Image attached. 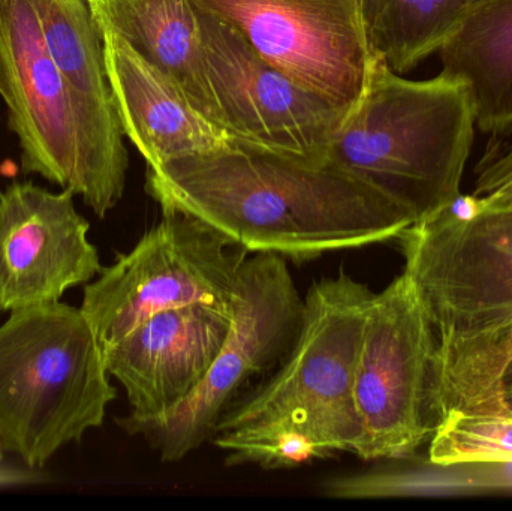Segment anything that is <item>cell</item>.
Instances as JSON below:
<instances>
[{"instance_id":"cell-1","label":"cell","mask_w":512,"mask_h":511,"mask_svg":"<svg viewBox=\"0 0 512 511\" xmlns=\"http://www.w3.org/2000/svg\"><path fill=\"white\" fill-rule=\"evenodd\" d=\"M164 213L206 222L251 254L309 261L396 240L411 216L366 180L331 161L237 146L147 171Z\"/></svg>"},{"instance_id":"cell-2","label":"cell","mask_w":512,"mask_h":511,"mask_svg":"<svg viewBox=\"0 0 512 511\" xmlns=\"http://www.w3.org/2000/svg\"><path fill=\"white\" fill-rule=\"evenodd\" d=\"M372 296L343 272L310 287L282 366L219 423L213 441L227 462L294 444H312L321 458L355 455L361 441L355 378Z\"/></svg>"},{"instance_id":"cell-3","label":"cell","mask_w":512,"mask_h":511,"mask_svg":"<svg viewBox=\"0 0 512 511\" xmlns=\"http://www.w3.org/2000/svg\"><path fill=\"white\" fill-rule=\"evenodd\" d=\"M475 116L462 84L400 77L376 56L369 83L328 147L327 159L361 177L420 222L460 197Z\"/></svg>"},{"instance_id":"cell-4","label":"cell","mask_w":512,"mask_h":511,"mask_svg":"<svg viewBox=\"0 0 512 511\" xmlns=\"http://www.w3.org/2000/svg\"><path fill=\"white\" fill-rule=\"evenodd\" d=\"M0 98L24 174L68 189L104 218L122 200V128L102 120L72 86L29 0H0Z\"/></svg>"},{"instance_id":"cell-5","label":"cell","mask_w":512,"mask_h":511,"mask_svg":"<svg viewBox=\"0 0 512 511\" xmlns=\"http://www.w3.org/2000/svg\"><path fill=\"white\" fill-rule=\"evenodd\" d=\"M117 393L81 309L62 302L12 311L0 326V450L42 468L101 428Z\"/></svg>"},{"instance_id":"cell-6","label":"cell","mask_w":512,"mask_h":511,"mask_svg":"<svg viewBox=\"0 0 512 511\" xmlns=\"http://www.w3.org/2000/svg\"><path fill=\"white\" fill-rule=\"evenodd\" d=\"M304 299L285 258L255 254L240 267L230 303V330L203 383L185 401L153 417L117 420L168 464L215 440L222 417L249 380L283 360L303 318Z\"/></svg>"},{"instance_id":"cell-7","label":"cell","mask_w":512,"mask_h":511,"mask_svg":"<svg viewBox=\"0 0 512 511\" xmlns=\"http://www.w3.org/2000/svg\"><path fill=\"white\" fill-rule=\"evenodd\" d=\"M242 246L200 219L164 213L140 242L84 288L83 312L102 353L159 312L204 305L230 312Z\"/></svg>"},{"instance_id":"cell-8","label":"cell","mask_w":512,"mask_h":511,"mask_svg":"<svg viewBox=\"0 0 512 511\" xmlns=\"http://www.w3.org/2000/svg\"><path fill=\"white\" fill-rule=\"evenodd\" d=\"M396 240L436 342L511 320L512 209L460 195Z\"/></svg>"},{"instance_id":"cell-9","label":"cell","mask_w":512,"mask_h":511,"mask_svg":"<svg viewBox=\"0 0 512 511\" xmlns=\"http://www.w3.org/2000/svg\"><path fill=\"white\" fill-rule=\"evenodd\" d=\"M436 345L435 330L405 272L373 293L355 378L358 458H406L432 437Z\"/></svg>"},{"instance_id":"cell-10","label":"cell","mask_w":512,"mask_h":511,"mask_svg":"<svg viewBox=\"0 0 512 511\" xmlns=\"http://www.w3.org/2000/svg\"><path fill=\"white\" fill-rule=\"evenodd\" d=\"M218 125L237 146L327 161L349 111L265 62L230 24L194 6Z\"/></svg>"},{"instance_id":"cell-11","label":"cell","mask_w":512,"mask_h":511,"mask_svg":"<svg viewBox=\"0 0 512 511\" xmlns=\"http://www.w3.org/2000/svg\"><path fill=\"white\" fill-rule=\"evenodd\" d=\"M292 81L351 111L375 62L363 0H191Z\"/></svg>"},{"instance_id":"cell-12","label":"cell","mask_w":512,"mask_h":511,"mask_svg":"<svg viewBox=\"0 0 512 511\" xmlns=\"http://www.w3.org/2000/svg\"><path fill=\"white\" fill-rule=\"evenodd\" d=\"M74 197L32 182L0 192V311L60 302L104 269Z\"/></svg>"},{"instance_id":"cell-13","label":"cell","mask_w":512,"mask_h":511,"mask_svg":"<svg viewBox=\"0 0 512 511\" xmlns=\"http://www.w3.org/2000/svg\"><path fill=\"white\" fill-rule=\"evenodd\" d=\"M230 312L195 305L159 312L104 351L132 417L167 413L203 383L224 347Z\"/></svg>"},{"instance_id":"cell-14","label":"cell","mask_w":512,"mask_h":511,"mask_svg":"<svg viewBox=\"0 0 512 511\" xmlns=\"http://www.w3.org/2000/svg\"><path fill=\"white\" fill-rule=\"evenodd\" d=\"M105 71L123 135L147 167L210 155L234 146L230 135L198 110L176 80L125 39L102 32Z\"/></svg>"},{"instance_id":"cell-15","label":"cell","mask_w":512,"mask_h":511,"mask_svg":"<svg viewBox=\"0 0 512 511\" xmlns=\"http://www.w3.org/2000/svg\"><path fill=\"white\" fill-rule=\"evenodd\" d=\"M89 5L99 33L125 39L176 80L198 110L218 125L191 0H89Z\"/></svg>"},{"instance_id":"cell-16","label":"cell","mask_w":512,"mask_h":511,"mask_svg":"<svg viewBox=\"0 0 512 511\" xmlns=\"http://www.w3.org/2000/svg\"><path fill=\"white\" fill-rule=\"evenodd\" d=\"M442 77L465 87L475 125L512 129V0H493L463 21L439 48Z\"/></svg>"},{"instance_id":"cell-17","label":"cell","mask_w":512,"mask_h":511,"mask_svg":"<svg viewBox=\"0 0 512 511\" xmlns=\"http://www.w3.org/2000/svg\"><path fill=\"white\" fill-rule=\"evenodd\" d=\"M512 363V318L505 323L445 339L436 345L433 410L436 423L447 411L512 413L505 375Z\"/></svg>"},{"instance_id":"cell-18","label":"cell","mask_w":512,"mask_h":511,"mask_svg":"<svg viewBox=\"0 0 512 511\" xmlns=\"http://www.w3.org/2000/svg\"><path fill=\"white\" fill-rule=\"evenodd\" d=\"M493 0H363L370 47L403 74L439 51L466 18Z\"/></svg>"},{"instance_id":"cell-19","label":"cell","mask_w":512,"mask_h":511,"mask_svg":"<svg viewBox=\"0 0 512 511\" xmlns=\"http://www.w3.org/2000/svg\"><path fill=\"white\" fill-rule=\"evenodd\" d=\"M57 65L86 104L110 125L120 126L105 71L102 36L89 0H29Z\"/></svg>"},{"instance_id":"cell-20","label":"cell","mask_w":512,"mask_h":511,"mask_svg":"<svg viewBox=\"0 0 512 511\" xmlns=\"http://www.w3.org/2000/svg\"><path fill=\"white\" fill-rule=\"evenodd\" d=\"M429 461L436 467L512 464V413L447 411L430 437Z\"/></svg>"},{"instance_id":"cell-21","label":"cell","mask_w":512,"mask_h":511,"mask_svg":"<svg viewBox=\"0 0 512 511\" xmlns=\"http://www.w3.org/2000/svg\"><path fill=\"white\" fill-rule=\"evenodd\" d=\"M472 195L483 209H512V146L484 158Z\"/></svg>"},{"instance_id":"cell-22","label":"cell","mask_w":512,"mask_h":511,"mask_svg":"<svg viewBox=\"0 0 512 511\" xmlns=\"http://www.w3.org/2000/svg\"><path fill=\"white\" fill-rule=\"evenodd\" d=\"M505 392H507L508 404H510V399H512V363L505 375Z\"/></svg>"},{"instance_id":"cell-23","label":"cell","mask_w":512,"mask_h":511,"mask_svg":"<svg viewBox=\"0 0 512 511\" xmlns=\"http://www.w3.org/2000/svg\"><path fill=\"white\" fill-rule=\"evenodd\" d=\"M2 456H3V452H2V450H0V462H2Z\"/></svg>"},{"instance_id":"cell-24","label":"cell","mask_w":512,"mask_h":511,"mask_svg":"<svg viewBox=\"0 0 512 511\" xmlns=\"http://www.w3.org/2000/svg\"><path fill=\"white\" fill-rule=\"evenodd\" d=\"M510 407H511V410H512V399H510Z\"/></svg>"}]
</instances>
